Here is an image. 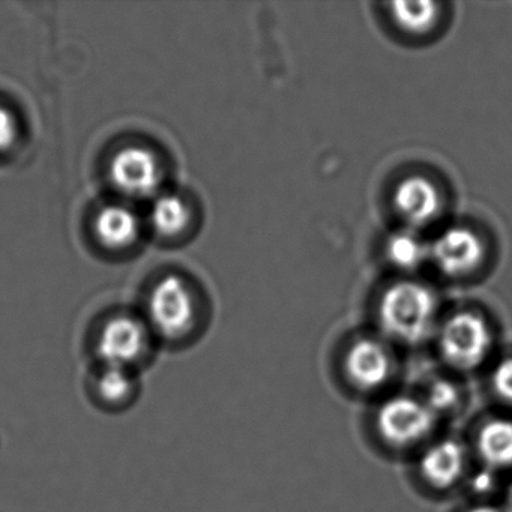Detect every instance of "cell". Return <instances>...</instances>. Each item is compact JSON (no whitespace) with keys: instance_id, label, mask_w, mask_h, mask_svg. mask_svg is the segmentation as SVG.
<instances>
[{"instance_id":"1","label":"cell","mask_w":512,"mask_h":512,"mask_svg":"<svg viewBox=\"0 0 512 512\" xmlns=\"http://www.w3.org/2000/svg\"><path fill=\"white\" fill-rule=\"evenodd\" d=\"M436 319V301L427 287L398 283L383 295L380 326L386 335L406 344H418L430 335Z\"/></svg>"},{"instance_id":"16","label":"cell","mask_w":512,"mask_h":512,"mask_svg":"<svg viewBox=\"0 0 512 512\" xmlns=\"http://www.w3.org/2000/svg\"><path fill=\"white\" fill-rule=\"evenodd\" d=\"M421 398L437 419L439 416H449L457 412L464 400L460 386L446 377L431 379L425 385Z\"/></svg>"},{"instance_id":"19","label":"cell","mask_w":512,"mask_h":512,"mask_svg":"<svg viewBox=\"0 0 512 512\" xmlns=\"http://www.w3.org/2000/svg\"><path fill=\"white\" fill-rule=\"evenodd\" d=\"M19 137V122L8 107L0 104V152L13 148Z\"/></svg>"},{"instance_id":"13","label":"cell","mask_w":512,"mask_h":512,"mask_svg":"<svg viewBox=\"0 0 512 512\" xmlns=\"http://www.w3.org/2000/svg\"><path fill=\"white\" fill-rule=\"evenodd\" d=\"M149 223L160 238H181L193 223V209L178 194H161L149 212Z\"/></svg>"},{"instance_id":"7","label":"cell","mask_w":512,"mask_h":512,"mask_svg":"<svg viewBox=\"0 0 512 512\" xmlns=\"http://www.w3.org/2000/svg\"><path fill=\"white\" fill-rule=\"evenodd\" d=\"M394 370L391 352L380 341L361 338L344 355V374L359 391H379Z\"/></svg>"},{"instance_id":"12","label":"cell","mask_w":512,"mask_h":512,"mask_svg":"<svg viewBox=\"0 0 512 512\" xmlns=\"http://www.w3.org/2000/svg\"><path fill=\"white\" fill-rule=\"evenodd\" d=\"M94 233L107 250L124 251L136 244L142 226L133 209L112 203L95 215Z\"/></svg>"},{"instance_id":"5","label":"cell","mask_w":512,"mask_h":512,"mask_svg":"<svg viewBox=\"0 0 512 512\" xmlns=\"http://www.w3.org/2000/svg\"><path fill=\"white\" fill-rule=\"evenodd\" d=\"M109 176L116 190L127 196H151L163 182V164L148 146L128 145L113 155Z\"/></svg>"},{"instance_id":"8","label":"cell","mask_w":512,"mask_h":512,"mask_svg":"<svg viewBox=\"0 0 512 512\" xmlns=\"http://www.w3.org/2000/svg\"><path fill=\"white\" fill-rule=\"evenodd\" d=\"M428 254L440 271L451 277L472 274L484 259V245L481 239L464 227L443 232L428 248Z\"/></svg>"},{"instance_id":"15","label":"cell","mask_w":512,"mask_h":512,"mask_svg":"<svg viewBox=\"0 0 512 512\" xmlns=\"http://www.w3.org/2000/svg\"><path fill=\"white\" fill-rule=\"evenodd\" d=\"M136 389V379L128 368L109 367L106 365L98 374L95 391L98 397L110 406H119L127 403L128 398L133 397Z\"/></svg>"},{"instance_id":"21","label":"cell","mask_w":512,"mask_h":512,"mask_svg":"<svg viewBox=\"0 0 512 512\" xmlns=\"http://www.w3.org/2000/svg\"><path fill=\"white\" fill-rule=\"evenodd\" d=\"M503 509L506 512H512V484L506 488L505 503H503Z\"/></svg>"},{"instance_id":"4","label":"cell","mask_w":512,"mask_h":512,"mask_svg":"<svg viewBox=\"0 0 512 512\" xmlns=\"http://www.w3.org/2000/svg\"><path fill=\"white\" fill-rule=\"evenodd\" d=\"M491 346L490 328L478 314H454L440 329V355L454 370L466 373L481 367L490 356Z\"/></svg>"},{"instance_id":"14","label":"cell","mask_w":512,"mask_h":512,"mask_svg":"<svg viewBox=\"0 0 512 512\" xmlns=\"http://www.w3.org/2000/svg\"><path fill=\"white\" fill-rule=\"evenodd\" d=\"M391 14L398 28L410 35L427 34L439 19V10L433 2H395Z\"/></svg>"},{"instance_id":"3","label":"cell","mask_w":512,"mask_h":512,"mask_svg":"<svg viewBox=\"0 0 512 512\" xmlns=\"http://www.w3.org/2000/svg\"><path fill=\"white\" fill-rule=\"evenodd\" d=\"M437 418L421 397L398 394L386 398L376 412L380 437L395 448H409L428 439Z\"/></svg>"},{"instance_id":"20","label":"cell","mask_w":512,"mask_h":512,"mask_svg":"<svg viewBox=\"0 0 512 512\" xmlns=\"http://www.w3.org/2000/svg\"><path fill=\"white\" fill-rule=\"evenodd\" d=\"M466 512H506L503 506L493 505V503H479V505L472 506Z\"/></svg>"},{"instance_id":"10","label":"cell","mask_w":512,"mask_h":512,"mask_svg":"<svg viewBox=\"0 0 512 512\" xmlns=\"http://www.w3.org/2000/svg\"><path fill=\"white\" fill-rule=\"evenodd\" d=\"M395 208L404 221L413 227H422L436 220L440 211L437 188L422 176H410L395 188Z\"/></svg>"},{"instance_id":"17","label":"cell","mask_w":512,"mask_h":512,"mask_svg":"<svg viewBox=\"0 0 512 512\" xmlns=\"http://www.w3.org/2000/svg\"><path fill=\"white\" fill-rule=\"evenodd\" d=\"M428 256V247L410 232H401L392 236L388 242V257L392 265L400 269H415Z\"/></svg>"},{"instance_id":"6","label":"cell","mask_w":512,"mask_h":512,"mask_svg":"<svg viewBox=\"0 0 512 512\" xmlns=\"http://www.w3.org/2000/svg\"><path fill=\"white\" fill-rule=\"evenodd\" d=\"M151 344L149 328L133 316H116L101 329L97 350L104 365L128 368L145 358Z\"/></svg>"},{"instance_id":"11","label":"cell","mask_w":512,"mask_h":512,"mask_svg":"<svg viewBox=\"0 0 512 512\" xmlns=\"http://www.w3.org/2000/svg\"><path fill=\"white\" fill-rule=\"evenodd\" d=\"M475 451L490 472L512 469V418L494 416L482 422L476 431Z\"/></svg>"},{"instance_id":"9","label":"cell","mask_w":512,"mask_h":512,"mask_svg":"<svg viewBox=\"0 0 512 512\" xmlns=\"http://www.w3.org/2000/svg\"><path fill=\"white\" fill-rule=\"evenodd\" d=\"M467 449L454 437L430 443L419 458V473L437 490L454 487L467 469Z\"/></svg>"},{"instance_id":"2","label":"cell","mask_w":512,"mask_h":512,"mask_svg":"<svg viewBox=\"0 0 512 512\" xmlns=\"http://www.w3.org/2000/svg\"><path fill=\"white\" fill-rule=\"evenodd\" d=\"M148 316L151 328L167 338L179 340L196 326L197 301L193 287L178 275L158 281L149 295Z\"/></svg>"},{"instance_id":"18","label":"cell","mask_w":512,"mask_h":512,"mask_svg":"<svg viewBox=\"0 0 512 512\" xmlns=\"http://www.w3.org/2000/svg\"><path fill=\"white\" fill-rule=\"evenodd\" d=\"M491 389L503 403L512 406V356L494 365L490 374Z\"/></svg>"}]
</instances>
